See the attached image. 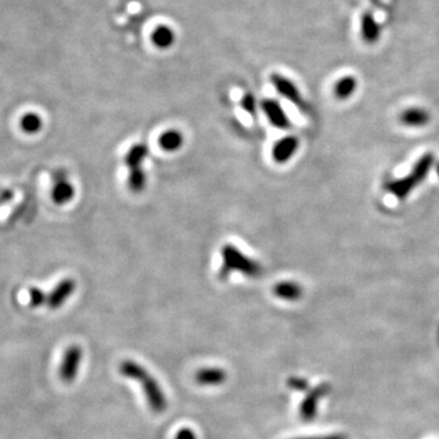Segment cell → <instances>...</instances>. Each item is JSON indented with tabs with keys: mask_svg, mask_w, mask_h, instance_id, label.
Returning <instances> with one entry per match:
<instances>
[{
	"mask_svg": "<svg viewBox=\"0 0 439 439\" xmlns=\"http://www.w3.org/2000/svg\"><path fill=\"white\" fill-rule=\"evenodd\" d=\"M120 374L141 384L146 403L153 413L162 414L167 409V399L160 384L141 365L133 360H125L120 365Z\"/></svg>",
	"mask_w": 439,
	"mask_h": 439,
	"instance_id": "1",
	"label": "cell"
},
{
	"mask_svg": "<svg viewBox=\"0 0 439 439\" xmlns=\"http://www.w3.org/2000/svg\"><path fill=\"white\" fill-rule=\"evenodd\" d=\"M223 265L220 268V278L226 279L233 273H239L249 278H258L263 275V268L258 261L249 258L232 244H226L221 249Z\"/></svg>",
	"mask_w": 439,
	"mask_h": 439,
	"instance_id": "2",
	"label": "cell"
},
{
	"mask_svg": "<svg viewBox=\"0 0 439 439\" xmlns=\"http://www.w3.org/2000/svg\"><path fill=\"white\" fill-rule=\"evenodd\" d=\"M434 164L433 154H424L419 162L415 164L413 170L404 178L390 182L387 184V189L398 199H405L420 183L424 181L429 175V170Z\"/></svg>",
	"mask_w": 439,
	"mask_h": 439,
	"instance_id": "3",
	"label": "cell"
},
{
	"mask_svg": "<svg viewBox=\"0 0 439 439\" xmlns=\"http://www.w3.org/2000/svg\"><path fill=\"white\" fill-rule=\"evenodd\" d=\"M83 352L78 345H70L66 349L61 361L59 375L64 384H72L78 375L81 366Z\"/></svg>",
	"mask_w": 439,
	"mask_h": 439,
	"instance_id": "4",
	"label": "cell"
},
{
	"mask_svg": "<svg viewBox=\"0 0 439 439\" xmlns=\"http://www.w3.org/2000/svg\"><path fill=\"white\" fill-rule=\"evenodd\" d=\"M270 80L279 96H282L284 99L291 101L294 105L298 106L300 110L303 112L308 110V104L304 101L303 96L300 94L298 87L295 86L294 82L279 74H273Z\"/></svg>",
	"mask_w": 439,
	"mask_h": 439,
	"instance_id": "5",
	"label": "cell"
},
{
	"mask_svg": "<svg viewBox=\"0 0 439 439\" xmlns=\"http://www.w3.org/2000/svg\"><path fill=\"white\" fill-rule=\"evenodd\" d=\"M76 289V282L72 278H64L56 284L46 297V307L51 310L61 308Z\"/></svg>",
	"mask_w": 439,
	"mask_h": 439,
	"instance_id": "6",
	"label": "cell"
},
{
	"mask_svg": "<svg viewBox=\"0 0 439 439\" xmlns=\"http://www.w3.org/2000/svg\"><path fill=\"white\" fill-rule=\"evenodd\" d=\"M261 110L273 126L277 127L279 130L291 128V121L288 119L287 114L283 110L282 106L277 101L265 99L261 101Z\"/></svg>",
	"mask_w": 439,
	"mask_h": 439,
	"instance_id": "7",
	"label": "cell"
},
{
	"mask_svg": "<svg viewBox=\"0 0 439 439\" xmlns=\"http://www.w3.org/2000/svg\"><path fill=\"white\" fill-rule=\"evenodd\" d=\"M54 187L51 191V199L58 205H65L75 197V187L72 186L65 172L59 171L54 176Z\"/></svg>",
	"mask_w": 439,
	"mask_h": 439,
	"instance_id": "8",
	"label": "cell"
},
{
	"mask_svg": "<svg viewBox=\"0 0 439 439\" xmlns=\"http://www.w3.org/2000/svg\"><path fill=\"white\" fill-rule=\"evenodd\" d=\"M329 392L328 384H321L313 389L304 399L300 405V416L304 421H311L318 413V405L320 399L323 398Z\"/></svg>",
	"mask_w": 439,
	"mask_h": 439,
	"instance_id": "9",
	"label": "cell"
},
{
	"mask_svg": "<svg viewBox=\"0 0 439 439\" xmlns=\"http://www.w3.org/2000/svg\"><path fill=\"white\" fill-rule=\"evenodd\" d=\"M299 148V139L295 136H287L278 141L273 149V157L278 164H284L292 159Z\"/></svg>",
	"mask_w": 439,
	"mask_h": 439,
	"instance_id": "10",
	"label": "cell"
},
{
	"mask_svg": "<svg viewBox=\"0 0 439 439\" xmlns=\"http://www.w3.org/2000/svg\"><path fill=\"white\" fill-rule=\"evenodd\" d=\"M360 33H361L363 41L368 44H376L379 41L381 27H379V22L375 20L374 15L369 11L363 12V16H361Z\"/></svg>",
	"mask_w": 439,
	"mask_h": 439,
	"instance_id": "11",
	"label": "cell"
},
{
	"mask_svg": "<svg viewBox=\"0 0 439 439\" xmlns=\"http://www.w3.org/2000/svg\"><path fill=\"white\" fill-rule=\"evenodd\" d=\"M194 379L200 386H220L227 379V372L220 368H204L198 370Z\"/></svg>",
	"mask_w": 439,
	"mask_h": 439,
	"instance_id": "12",
	"label": "cell"
},
{
	"mask_svg": "<svg viewBox=\"0 0 439 439\" xmlns=\"http://www.w3.org/2000/svg\"><path fill=\"white\" fill-rule=\"evenodd\" d=\"M150 40H152L154 46H157V49L167 51L175 44L176 35L170 26L159 25L153 31Z\"/></svg>",
	"mask_w": 439,
	"mask_h": 439,
	"instance_id": "13",
	"label": "cell"
},
{
	"mask_svg": "<svg viewBox=\"0 0 439 439\" xmlns=\"http://www.w3.org/2000/svg\"><path fill=\"white\" fill-rule=\"evenodd\" d=\"M273 294L283 300H288V302H294V300H298L302 294H303V289L299 286L298 283L291 282V281H284V282H279L273 287Z\"/></svg>",
	"mask_w": 439,
	"mask_h": 439,
	"instance_id": "14",
	"label": "cell"
},
{
	"mask_svg": "<svg viewBox=\"0 0 439 439\" xmlns=\"http://www.w3.org/2000/svg\"><path fill=\"white\" fill-rule=\"evenodd\" d=\"M148 154H149V149L146 144H141V143L135 144L125 155V165L130 170L141 167V164L146 160Z\"/></svg>",
	"mask_w": 439,
	"mask_h": 439,
	"instance_id": "15",
	"label": "cell"
},
{
	"mask_svg": "<svg viewBox=\"0 0 439 439\" xmlns=\"http://www.w3.org/2000/svg\"><path fill=\"white\" fill-rule=\"evenodd\" d=\"M400 120L404 123L405 126L410 127H420L426 125L429 120V112L424 110V109H420V107H413V109H408L405 110Z\"/></svg>",
	"mask_w": 439,
	"mask_h": 439,
	"instance_id": "16",
	"label": "cell"
},
{
	"mask_svg": "<svg viewBox=\"0 0 439 439\" xmlns=\"http://www.w3.org/2000/svg\"><path fill=\"white\" fill-rule=\"evenodd\" d=\"M358 88V81L354 76H344L334 85V96L339 101H347Z\"/></svg>",
	"mask_w": 439,
	"mask_h": 439,
	"instance_id": "17",
	"label": "cell"
},
{
	"mask_svg": "<svg viewBox=\"0 0 439 439\" xmlns=\"http://www.w3.org/2000/svg\"><path fill=\"white\" fill-rule=\"evenodd\" d=\"M159 144L165 152H176L183 144V136L181 132L177 130L164 132L159 138Z\"/></svg>",
	"mask_w": 439,
	"mask_h": 439,
	"instance_id": "18",
	"label": "cell"
},
{
	"mask_svg": "<svg viewBox=\"0 0 439 439\" xmlns=\"http://www.w3.org/2000/svg\"><path fill=\"white\" fill-rule=\"evenodd\" d=\"M20 127L21 130L27 135H35V133L41 132L42 127H43V120L35 112H26L21 117Z\"/></svg>",
	"mask_w": 439,
	"mask_h": 439,
	"instance_id": "19",
	"label": "cell"
},
{
	"mask_svg": "<svg viewBox=\"0 0 439 439\" xmlns=\"http://www.w3.org/2000/svg\"><path fill=\"white\" fill-rule=\"evenodd\" d=\"M146 172L141 167L132 169L130 170V176H128V188L132 192H141L146 187Z\"/></svg>",
	"mask_w": 439,
	"mask_h": 439,
	"instance_id": "20",
	"label": "cell"
},
{
	"mask_svg": "<svg viewBox=\"0 0 439 439\" xmlns=\"http://www.w3.org/2000/svg\"><path fill=\"white\" fill-rule=\"evenodd\" d=\"M46 293L40 288L31 287L28 289V305L33 309L46 305Z\"/></svg>",
	"mask_w": 439,
	"mask_h": 439,
	"instance_id": "21",
	"label": "cell"
},
{
	"mask_svg": "<svg viewBox=\"0 0 439 439\" xmlns=\"http://www.w3.org/2000/svg\"><path fill=\"white\" fill-rule=\"evenodd\" d=\"M241 106L243 110L249 114L252 119L258 117V103H257V98L252 96V93L243 94Z\"/></svg>",
	"mask_w": 439,
	"mask_h": 439,
	"instance_id": "22",
	"label": "cell"
},
{
	"mask_svg": "<svg viewBox=\"0 0 439 439\" xmlns=\"http://www.w3.org/2000/svg\"><path fill=\"white\" fill-rule=\"evenodd\" d=\"M288 386L291 388L294 389V390L302 392V390H305V389L308 388V381L304 379H298V377H293V379H289V381H288Z\"/></svg>",
	"mask_w": 439,
	"mask_h": 439,
	"instance_id": "23",
	"label": "cell"
},
{
	"mask_svg": "<svg viewBox=\"0 0 439 439\" xmlns=\"http://www.w3.org/2000/svg\"><path fill=\"white\" fill-rule=\"evenodd\" d=\"M175 439H197V434L191 429H182L177 432Z\"/></svg>",
	"mask_w": 439,
	"mask_h": 439,
	"instance_id": "24",
	"label": "cell"
},
{
	"mask_svg": "<svg viewBox=\"0 0 439 439\" xmlns=\"http://www.w3.org/2000/svg\"><path fill=\"white\" fill-rule=\"evenodd\" d=\"M12 198H14V192L11 189L0 188V204L10 202V200H12Z\"/></svg>",
	"mask_w": 439,
	"mask_h": 439,
	"instance_id": "25",
	"label": "cell"
},
{
	"mask_svg": "<svg viewBox=\"0 0 439 439\" xmlns=\"http://www.w3.org/2000/svg\"><path fill=\"white\" fill-rule=\"evenodd\" d=\"M295 439H347L344 436L341 434H331V436H325V437H310V438H295Z\"/></svg>",
	"mask_w": 439,
	"mask_h": 439,
	"instance_id": "26",
	"label": "cell"
},
{
	"mask_svg": "<svg viewBox=\"0 0 439 439\" xmlns=\"http://www.w3.org/2000/svg\"><path fill=\"white\" fill-rule=\"evenodd\" d=\"M436 170H437V173H438L439 176V164H437V166H436Z\"/></svg>",
	"mask_w": 439,
	"mask_h": 439,
	"instance_id": "27",
	"label": "cell"
}]
</instances>
